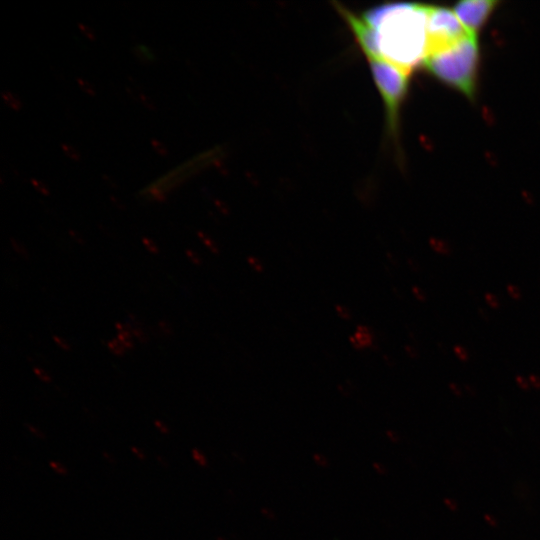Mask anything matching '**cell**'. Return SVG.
Returning a JSON list of instances; mask_svg holds the SVG:
<instances>
[{
    "instance_id": "cell-1",
    "label": "cell",
    "mask_w": 540,
    "mask_h": 540,
    "mask_svg": "<svg viewBox=\"0 0 540 540\" xmlns=\"http://www.w3.org/2000/svg\"><path fill=\"white\" fill-rule=\"evenodd\" d=\"M429 6L385 3L366 9L362 20L374 31L378 58L411 73L427 55Z\"/></svg>"
},
{
    "instance_id": "cell-2",
    "label": "cell",
    "mask_w": 540,
    "mask_h": 540,
    "mask_svg": "<svg viewBox=\"0 0 540 540\" xmlns=\"http://www.w3.org/2000/svg\"><path fill=\"white\" fill-rule=\"evenodd\" d=\"M479 60L477 36L468 34L455 45L428 56L424 65L437 79L471 98L476 90Z\"/></svg>"
},
{
    "instance_id": "cell-3",
    "label": "cell",
    "mask_w": 540,
    "mask_h": 540,
    "mask_svg": "<svg viewBox=\"0 0 540 540\" xmlns=\"http://www.w3.org/2000/svg\"><path fill=\"white\" fill-rule=\"evenodd\" d=\"M373 80L383 99L387 124L398 130L401 105L407 96L410 73L381 58H369Z\"/></svg>"
},
{
    "instance_id": "cell-4",
    "label": "cell",
    "mask_w": 540,
    "mask_h": 540,
    "mask_svg": "<svg viewBox=\"0 0 540 540\" xmlns=\"http://www.w3.org/2000/svg\"><path fill=\"white\" fill-rule=\"evenodd\" d=\"M468 34L453 10L429 6L426 58L455 45Z\"/></svg>"
},
{
    "instance_id": "cell-5",
    "label": "cell",
    "mask_w": 540,
    "mask_h": 540,
    "mask_svg": "<svg viewBox=\"0 0 540 540\" xmlns=\"http://www.w3.org/2000/svg\"><path fill=\"white\" fill-rule=\"evenodd\" d=\"M497 1L493 0H466L458 2L453 11L468 31L477 36V33L486 23L494 11Z\"/></svg>"
},
{
    "instance_id": "cell-6",
    "label": "cell",
    "mask_w": 540,
    "mask_h": 540,
    "mask_svg": "<svg viewBox=\"0 0 540 540\" xmlns=\"http://www.w3.org/2000/svg\"><path fill=\"white\" fill-rule=\"evenodd\" d=\"M350 341L354 347L362 349L370 347L374 343V336L369 328L359 326Z\"/></svg>"
},
{
    "instance_id": "cell-7",
    "label": "cell",
    "mask_w": 540,
    "mask_h": 540,
    "mask_svg": "<svg viewBox=\"0 0 540 540\" xmlns=\"http://www.w3.org/2000/svg\"><path fill=\"white\" fill-rule=\"evenodd\" d=\"M430 245L435 252L441 255H448L451 250V248H449V246L444 241L438 239H431Z\"/></svg>"
},
{
    "instance_id": "cell-8",
    "label": "cell",
    "mask_w": 540,
    "mask_h": 540,
    "mask_svg": "<svg viewBox=\"0 0 540 540\" xmlns=\"http://www.w3.org/2000/svg\"><path fill=\"white\" fill-rule=\"evenodd\" d=\"M193 460L201 467H207L208 461L206 456L198 448H193L191 451Z\"/></svg>"
},
{
    "instance_id": "cell-9",
    "label": "cell",
    "mask_w": 540,
    "mask_h": 540,
    "mask_svg": "<svg viewBox=\"0 0 540 540\" xmlns=\"http://www.w3.org/2000/svg\"><path fill=\"white\" fill-rule=\"evenodd\" d=\"M453 352L460 361H468L470 358L469 352L463 346H460V345L454 346Z\"/></svg>"
},
{
    "instance_id": "cell-10",
    "label": "cell",
    "mask_w": 540,
    "mask_h": 540,
    "mask_svg": "<svg viewBox=\"0 0 540 540\" xmlns=\"http://www.w3.org/2000/svg\"><path fill=\"white\" fill-rule=\"evenodd\" d=\"M49 466L54 472H56L59 475L64 476V475H67L68 473L67 468L58 461H50Z\"/></svg>"
},
{
    "instance_id": "cell-11",
    "label": "cell",
    "mask_w": 540,
    "mask_h": 540,
    "mask_svg": "<svg viewBox=\"0 0 540 540\" xmlns=\"http://www.w3.org/2000/svg\"><path fill=\"white\" fill-rule=\"evenodd\" d=\"M484 298H485L486 303L491 308L497 309V308L500 307L501 302H500L499 298L496 295H494L492 293H486Z\"/></svg>"
},
{
    "instance_id": "cell-12",
    "label": "cell",
    "mask_w": 540,
    "mask_h": 540,
    "mask_svg": "<svg viewBox=\"0 0 540 540\" xmlns=\"http://www.w3.org/2000/svg\"><path fill=\"white\" fill-rule=\"evenodd\" d=\"M506 291H507L508 295L511 298H513L514 300H519L521 298V296H522L521 290L517 286H515L513 284L507 285Z\"/></svg>"
},
{
    "instance_id": "cell-13",
    "label": "cell",
    "mask_w": 540,
    "mask_h": 540,
    "mask_svg": "<svg viewBox=\"0 0 540 540\" xmlns=\"http://www.w3.org/2000/svg\"><path fill=\"white\" fill-rule=\"evenodd\" d=\"M313 461L320 467L326 468L329 466V460L322 454L315 453L313 455Z\"/></svg>"
},
{
    "instance_id": "cell-14",
    "label": "cell",
    "mask_w": 540,
    "mask_h": 540,
    "mask_svg": "<svg viewBox=\"0 0 540 540\" xmlns=\"http://www.w3.org/2000/svg\"><path fill=\"white\" fill-rule=\"evenodd\" d=\"M25 427H26L27 430H28L29 432H31L35 437L40 438V439H44V438H45V435L43 434V432H42L41 430H39L38 428H36L35 426H33L32 424L26 423V424H25Z\"/></svg>"
},
{
    "instance_id": "cell-15",
    "label": "cell",
    "mask_w": 540,
    "mask_h": 540,
    "mask_svg": "<svg viewBox=\"0 0 540 540\" xmlns=\"http://www.w3.org/2000/svg\"><path fill=\"white\" fill-rule=\"evenodd\" d=\"M515 381L517 385L523 390H527L530 387V382L524 376L518 375Z\"/></svg>"
},
{
    "instance_id": "cell-16",
    "label": "cell",
    "mask_w": 540,
    "mask_h": 540,
    "mask_svg": "<svg viewBox=\"0 0 540 540\" xmlns=\"http://www.w3.org/2000/svg\"><path fill=\"white\" fill-rule=\"evenodd\" d=\"M137 52H138V56L146 59L148 58L149 60L152 59V53L150 52V50L144 46H139L137 48Z\"/></svg>"
},
{
    "instance_id": "cell-17",
    "label": "cell",
    "mask_w": 540,
    "mask_h": 540,
    "mask_svg": "<svg viewBox=\"0 0 540 540\" xmlns=\"http://www.w3.org/2000/svg\"><path fill=\"white\" fill-rule=\"evenodd\" d=\"M248 262H249L250 266H251L254 270H256V271H258V272H260V271L263 270V265H262V263H261L257 258L249 257V258H248Z\"/></svg>"
},
{
    "instance_id": "cell-18",
    "label": "cell",
    "mask_w": 540,
    "mask_h": 540,
    "mask_svg": "<svg viewBox=\"0 0 540 540\" xmlns=\"http://www.w3.org/2000/svg\"><path fill=\"white\" fill-rule=\"evenodd\" d=\"M130 450L139 461H144L146 459L145 453L141 449H139L138 447L131 446Z\"/></svg>"
},
{
    "instance_id": "cell-19",
    "label": "cell",
    "mask_w": 540,
    "mask_h": 540,
    "mask_svg": "<svg viewBox=\"0 0 540 540\" xmlns=\"http://www.w3.org/2000/svg\"><path fill=\"white\" fill-rule=\"evenodd\" d=\"M336 309L339 316H341L342 318L349 319L351 317V313L346 307L339 305L336 307Z\"/></svg>"
},
{
    "instance_id": "cell-20",
    "label": "cell",
    "mask_w": 540,
    "mask_h": 540,
    "mask_svg": "<svg viewBox=\"0 0 540 540\" xmlns=\"http://www.w3.org/2000/svg\"><path fill=\"white\" fill-rule=\"evenodd\" d=\"M154 425L162 434H169V428L162 421L155 420Z\"/></svg>"
},
{
    "instance_id": "cell-21",
    "label": "cell",
    "mask_w": 540,
    "mask_h": 540,
    "mask_svg": "<svg viewBox=\"0 0 540 540\" xmlns=\"http://www.w3.org/2000/svg\"><path fill=\"white\" fill-rule=\"evenodd\" d=\"M413 291V295L419 300V301H424L426 299V296H425V293L422 289H420L419 287H413L412 289Z\"/></svg>"
},
{
    "instance_id": "cell-22",
    "label": "cell",
    "mask_w": 540,
    "mask_h": 540,
    "mask_svg": "<svg viewBox=\"0 0 540 540\" xmlns=\"http://www.w3.org/2000/svg\"><path fill=\"white\" fill-rule=\"evenodd\" d=\"M529 382L530 385L533 387L540 389V377L534 374L529 375Z\"/></svg>"
},
{
    "instance_id": "cell-23",
    "label": "cell",
    "mask_w": 540,
    "mask_h": 540,
    "mask_svg": "<svg viewBox=\"0 0 540 540\" xmlns=\"http://www.w3.org/2000/svg\"><path fill=\"white\" fill-rule=\"evenodd\" d=\"M102 456H103L104 460L107 463H109V464H115L116 463L114 457L110 453H108L107 451H105V450L102 451Z\"/></svg>"
},
{
    "instance_id": "cell-24",
    "label": "cell",
    "mask_w": 540,
    "mask_h": 540,
    "mask_svg": "<svg viewBox=\"0 0 540 540\" xmlns=\"http://www.w3.org/2000/svg\"><path fill=\"white\" fill-rule=\"evenodd\" d=\"M261 513L264 515L267 519H274V513L273 511L269 510L268 508H262Z\"/></svg>"
},
{
    "instance_id": "cell-25",
    "label": "cell",
    "mask_w": 540,
    "mask_h": 540,
    "mask_svg": "<svg viewBox=\"0 0 540 540\" xmlns=\"http://www.w3.org/2000/svg\"><path fill=\"white\" fill-rule=\"evenodd\" d=\"M373 467L379 474H385L386 472L385 467L380 463H374Z\"/></svg>"
},
{
    "instance_id": "cell-26",
    "label": "cell",
    "mask_w": 540,
    "mask_h": 540,
    "mask_svg": "<svg viewBox=\"0 0 540 540\" xmlns=\"http://www.w3.org/2000/svg\"><path fill=\"white\" fill-rule=\"evenodd\" d=\"M156 460L158 461L159 464H161L162 466H164L166 468L169 466L168 461L166 459H164V457L161 456V455H157Z\"/></svg>"
},
{
    "instance_id": "cell-27",
    "label": "cell",
    "mask_w": 540,
    "mask_h": 540,
    "mask_svg": "<svg viewBox=\"0 0 540 540\" xmlns=\"http://www.w3.org/2000/svg\"><path fill=\"white\" fill-rule=\"evenodd\" d=\"M217 540H226V539L223 538V537H221V536H219V537H217Z\"/></svg>"
}]
</instances>
